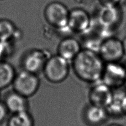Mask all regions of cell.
Here are the masks:
<instances>
[{"label":"cell","mask_w":126,"mask_h":126,"mask_svg":"<svg viewBox=\"0 0 126 126\" xmlns=\"http://www.w3.org/2000/svg\"><path fill=\"white\" fill-rule=\"evenodd\" d=\"M109 114L106 109L94 105H89L84 111V118L91 126H99L106 122Z\"/></svg>","instance_id":"cell-12"},{"label":"cell","mask_w":126,"mask_h":126,"mask_svg":"<svg viewBox=\"0 0 126 126\" xmlns=\"http://www.w3.org/2000/svg\"><path fill=\"white\" fill-rule=\"evenodd\" d=\"M92 19L88 13L82 8H74L70 11L68 29L75 33L85 34L91 30Z\"/></svg>","instance_id":"cell-8"},{"label":"cell","mask_w":126,"mask_h":126,"mask_svg":"<svg viewBox=\"0 0 126 126\" xmlns=\"http://www.w3.org/2000/svg\"><path fill=\"white\" fill-rule=\"evenodd\" d=\"M121 107H122L123 115L126 116V93L123 96L121 102Z\"/></svg>","instance_id":"cell-20"},{"label":"cell","mask_w":126,"mask_h":126,"mask_svg":"<svg viewBox=\"0 0 126 126\" xmlns=\"http://www.w3.org/2000/svg\"><path fill=\"white\" fill-rule=\"evenodd\" d=\"M8 112V110L4 103H2L0 102V123L5 120L7 116Z\"/></svg>","instance_id":"cell-18"},{"label":"cell","mask_w":126,"mask_h":126,"mask_svg":"<svg viewBox=\"0 0 126 126\" xmlns=\"http://www.w3.org/2000/svg\"><path fill=\"white\" fill-rule=\"evenodd\" d=\"M98 54L105 63L120 62L125 56L122 40L113 36L106 38L101 44Z\"/></svg>","instance_id":"cell-6"},{"label":"cell","mask_w":126,"mask_h":126,"mask_svg":"<svg viewBox=\"0 0 126 126\" xmlns=\"http://www.w3.org/2000/svg\"><path fill=\"white\" fill-rule=\"evenodd\" d=\"M16 73L10 63L6 61L0 62V90L12 84Z\"/></svg>","instance_id":"cell-14"},{"label":"cell","mask_w":126,"mask_h":126,"mask_svg":"<svg viewBox=\"0 0 126 126\" xmlns=\"http://www.w3.org/2000/svg\"><path fill=\"white\" fill-rule=\"evenodd\" d=\"M50 56L40 49H34L27 54L23 60V66L25 70L37 74L43 71L45 64Z\"/></svg>","instance_id":"cell-10"},{"label":"cell","mask_w":126,"mask_h":126,"mask_svg":"<svg viewBox=\"0 0 126 126\" xmlns=\"http://www.w3.org/2000/svg\"><path fill=\"white\" fill-rule=\"evenodd\" d=\"M72 62L76 76L82 81L94 84L101 80L106 63L98 53L82 48Z\"/></svg>","instance_id":"cell-1"},{"label":"cell","mask_w":126,"mask_h":126,"mask_svg":"<svg viewBox=\"0 0 126 126\" xmlns=\"http://www.w3.org/2000/svg\"><path fill=\"white\" fill-rule=\"evenodd\" d=\"M12 85L15 91L28 98L37 93L40 80L37 74L23 69L16 73Z\"/></svg>","instance_id":"cell-4"},{"label":"cell","mask_w":126,"mask_h":126,"mask_svg":"<svg viewBox=\"0 0 126 126\" xmlns=\"http://www.w3.org/2000/svg\"><path fill=\"white\" fill-rule=\"evenodd\" d=\"M7 126H34V120L28 111L12 113L8 118Z\"/></svg>","instance_id":"cell-16"},{"label":"cell","mask_w":126,"mask_h":126,"mask_svg":"<svg viewBox=\"0 0 126 126\" xmlns=\"http://www.w3.org/2000/svg\"><path fill=\"white\" fill-rule=\"evenodd\" d=\"M18 31L10 20L0 19V41L11 42L16 37Z\"/></svg>","instance_id":"cell-15"},{"label":"cell","mask_w":126,"mask_h":126,"mask_svg":"<svg viewBox=\"0 0 126 126\" xmlns=\"http://www.w3.org/2000/svg\"><path fill=\"white\" fill-rule=\"evenodd\" d=\"M0 102H1V93H0Z\"/></svg>","instance_id":"cell-23"},{"label":"cell","mask_w":126,"mask_h":126,"mask_svg":"<svg viewBox=\"0 0 126 126\" xmlns=\"http://www.w3.org/2000/svg\"><path fill=\"white\" fill-rule=\"evenodd\" d=\"M101 81L113 90L122 88L126 81V67L120 62L106 63Z\"/></svg>","instance_id":"cell-5"},{"label":"cell","mask_w":126,"mask_h":126,"mask_svg":"<svg viewBox=\"0 0 126 126\" xmlns=\"http://www.w3.org/2000/svg\"><path fill=\"white\" fill-rule=\"evenodd\" d=\"M93 84L89 93L90 103L106 109L113 102L114 90L101 81Z\"/></svg>","instance_id":"cell-7"},{"label":"cell","mask_w":126,"mask_h":126,"mask_svg":"<svg viewBox=\"0 0 126 126\" xmlns=\"http://www.w3.org/2000/svg\"><path fill=\"white\" fill-rule=\"evenodd\" d=\"M70 10L62 2L53 1L46 6L44 16L47 23L61 32L69 31L68 21Z\"/></svg>","instance_id":"cell-2"},{"label":"cell","mask_w":126,"mask_h":126,"mask_svg":"<svg viewBox=\"0 0 126 126\" xmlns=\"http://www.w3.org/2000/svg\"><path fill=\"white\" fill-rule=\"evenodd\" d=\"M121 12L117 6H102L97 15V22L101 27L112 32L121 21Z\"/></svg>","instance_id":"cell-9"},{"label":"cell","mask_w":126,"mask_h":126,"mask_svg":"<svg viewBox=\"0 0 126 126\" xmlns=\"http://www.w3.org/2000/svg\"><path fill=\"white\" fill-rule=\"evenodd\" d=\"M69 62L58 54L50 56L43 70L45 77L49 81L55 84L64 81L69 74Z\"/></svg>","instance_id":"cell-3"},{"label":"cell","mask_w":126,"mask_h":126,"mask_svg":"<svg viewBox=\"0 0 126 126\" xmlns=\"http://www.w3.org/2000/svg\"><path fill=\"white\" fill-rule=\"evenodd\" d=\"M125 86L126 87V83H125Z\"/></svg>","instance_id":"cell-24"},{"label":"cell","mask_w":126,"mask_h":126,"mask_svg":"<svg viewBox=\"0 0 126 126\" xmlns=\"http://www.w3.org/2000/svg\"><path fill=\"white\" fill-rule=\"evenodd\" d=\"M11 42L0 41V62L4 61V59L11 54Z\"/></svg>","instance_id":"cell-17"},{"label":"cell","mask_w":126,"mask_h":126,"mask_svg":"<svg viewBox=\"0 0 126 126\" xmlns=\"http://www.w3.org/2000/svg\"><path fill=\"white\" fill-rule=\"evenodd\" d=\"M82 49V45L76 38L72 37L64 38L58 46V54L68 61H72Z\"/></svg>","instance_id":"cell-11"},{"label":"cell","mask_w":126,"mask_h":126,"mask_svg":"<svg viewBox=\"0 0 126 126\" xmlns=\"http://www.w3.org/2000/svg\"><path fill=\"white\" fill-rule=\"evenodd\" d=\"M4 103L8 111L12 113L28 111L27 97L15 91L7 94Z\"/></svg>","instance_id":"cell-13"},{"label":"cell","mask_w":126,"mask_h":126,"mask_svg":"<svg viewBox=\"0 0 126 126\" xmlns=\"http://www.w3.org/2000/svg\"><path fill=\"white\" fill-rule=\"evenodd\" d=\"M107 126H123L120 125H118V124H111V125H108Z\"/></svg>","instance_id":"cell-22"},{"label":"cell","mask_w":126,"mask_h":126,"mask_svg":"<svg viewBox=\"0 0 126 126\" xmlns=\"http://www.w3.org/2000/svg\"><path fill=\"white\" fill-rule=\"evenodd\" d=\"M122 43L123 50H124L125 55H126V37H125L124 38H123V39L122 40Z\"/></svg>","instance_id":"cell-21"},{"label":"cell","mask_w":126,"mask_h":126,"mask_svg":"<svg viewBox=\"0 0 126 126\" xmlns=\"http://www.w3.org/2000/svg\"><path fill=\"white\" fill-rule=\"evenodd\" d=\"M101 6H117L121 0H98Z\"/></svg>","instance_id":"cell-19"}]
</instances>
